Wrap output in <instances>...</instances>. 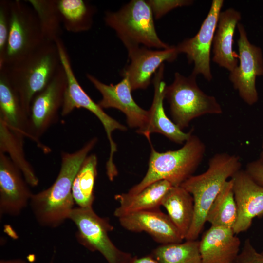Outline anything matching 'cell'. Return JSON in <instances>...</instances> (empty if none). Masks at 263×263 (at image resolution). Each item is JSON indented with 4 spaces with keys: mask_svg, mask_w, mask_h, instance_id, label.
<instances>
[{
    "mask_svg": "<svg viewBox=\"0 0 263 263\" xmlns=\"http://www.w3.org/2000/svg\"><path fill=\"white\" fill-rule=\"evenodd\" d=\"M97 142L94 137L75 152H62L60 169L55 182L48 188L33 194L29 205L40 226L56 228L68 219L74 208L72 193L74 179Z\"/></svg>",
    "mask_w": 263,
    "mask_h": 263,
    "instance_id": "cell-1",
    "label": "cell"
},
{
    "mask_svg": "<svg viewBox=\"0 0 263 263\" xmlns=\"http://www.w3.org/2000/svg\"><path fill=\"white\" fill-rule=\"evenodd\" d=\"M242 168L240 158L226 152L213 155L204 172L192 175L180 186L192 196L194 214L185 240H197L202 232L207 212L224 184Z\"/></svg>",
    "mask_w": 263,
    "mask_h": 263,
    "instance_id": "cell-2",
    "label": "cell"
},
{
    "mask_svg": "<svg viewBox=\"0 0 263 263\" xmlns=\"http://www.w3.org/2000/svg\"><path fill=\"white\" fill-rule=\"evenodd\" d=\"M150 144L151 152L148 170L137 184L127 192L138 193L146 187L160 180H167L173 187L180 186L196 170L206 150L205 143L197 135L192 134L183 146L177 150L164 152L157 151Z\"/></svg>",
    "mask_w": 263,
    "mask_h": 263,
    "instance_id": "cell-3",
    "label": "cell"
},
{
    "mask_svg": "<svg viewBox=\"0 0 263 263\" xmlns=\"http://www.w3.org/2000/svg\"><path fill=\"white\" fill-rule=\"evenodd\" d=\"M61 65L56 43L45 42L23 59L3 67L29 117L32 99L50 82Z\"/></svg>",
    "mask_w": 263,
    "mask_h": 263,
    "instance_id": "cell-4",
    "label": "cell"
},
{
    "mask_svg": "<svg viewBox=\"0 0 263 263\" xmlns=\"http://www.w3.org/2000/svg\"><path fill=\"white\" fill-rule=\"evenodd\" d=\"M154 19L150 7L144 0H132L117 11H106L104 18L128 51L140 45L157 49L169 48L171 45L158 37Z\"/></svg>",
    "mask_w": 263,
    "mask_h": 263,
    "instance_id": "cell-5",
    "label": "cell"
},
{
    "mask_svg": "<svg viewBox=\"0 0 263 263\" xmlns=\"http://www.w3.org/2000/svg\"><path fill=\"white\" fill-rule=\"evenodd\" d=\"M197 76L174 74V80L166 88L165 98L169 104L172 121L182 130L195 118L206 114H221L222 107L216 98L203 91Z\"/></svg>",
    "mask_w": 263,
    "mask_h": 263,
    "instance_id": "cell-6",
    "label": "cell"
},
{
    "mask_svg": "<svg viewBox=\"0 0 263 263\" xmlns=\"http://www.w3.org/2000/svg\"><path fill=\"white\" fill-rule=\"evenodd\" d=\"M56 44L58 50L61 64L65 71L67 78V87L61 110V115L65 116L75 109L83 108L94 114L101 121L110 146V152L106 166L107 175L109 179H113L117 176L118 171L113 161V155L117 151V145L113 140L112 134L116 130L125 131L127 128L107 114L98 104L95 103L87 94L74 74L63 42L60 38L56 42Z\"/></svg>",
    "mask_w": 263,
    "mask_h": 263,
    "instance_id": "cell-7",
    "label": "cell"
},
{
    "mask_svg": "<svg viewBox=\"0 0 263 263\" xmlns=\"http://www.w3.org/2000/svg\"><path fill=\"white\" fill-rule=\"evenodd\" d=\"M10 13L8 39L0 69L18 62L46 42L38 16L31 6L19 0L10 1Z\"/></svg>",
    "mask_w": 263,
    "mask_h": 263,
    "instance_id": "cell-8",
    "label": "cell"
},
{
    "mask_svg": "<svg viewBox=\"0 0 263 263\" xmlns=\"http://www.w3.org/2000/svg\"><path fill=\"white\" fill-rule=\"evenodd\" d=\"M68 219L76 227V238L91 251L99 252L108 263H130L132 257L113 243L109 233L113 230L107 219L99 216L93 207H74Z\"/></svg>",
    "mask_w": 263,
    "mask_h": 263,
    "instance_id": "cell-9",
    "label": "cell"
},
{
    "mask_svg": "<svg viewBox=\"0 0 263 263\" xmlns=\"http://www.w3.org/2000/svg\"><path fill=\"white\" fill-rule=\"evenodd\" d=\"M67 87V75L61 64L48 84L32 99L29 117L28 138L36 143L44 152L50 150L40 143L39 138L57 122Z\"/></svg>",
    "mask_w": 263,
    "mask_h": 263,
    "instance_id": "cell-10",
    "label": "cell"
},
{
    "mask_svg": "<svg viewBox=\"0 0 263 263\" xmlns=\"http://www.w3.org/2000/svg\"><path fill=\"white\" fill-rule=\"evenodd\" d=\"M237 28L239 62L229 72V80L242 100L252 106L259 100L256 80L257 77L263 76V52L260 47L249 41L243 24L239 23Z\"/></svg>",
    "mask_w": 263,
    "mask_h": 263,
    "instance_id": "cell-11",
    "label": "cell"
},
{
    "mask_svg": "<svg viewBox=\"0 0 263 263\" xmlns=\"http://www.w3.org/2000/svg\"><path fill=\"white\" fill-rule=\"evenodd\" d=\"M224 1L213 0L207 17L197 34L176 46L179 54L186 55L188 62L193 64L192 74L202 75L207 81L213 78L210 65L211 50L215 31Z\"/></svg>",
    "mask_w": 263,
    "mask_h": 263,
    "instance_id": "cell-12",
    "label": "cell"
},
{
    "mask_svg": "<svg viewBox=\"0 0 263 263\" xmlns=\"http://www.w3.org/2000/svg\"><path fill=\"white\" fill-rule=\"evenodd\" d=\"M20 169L0 152V215L16 216L29 204L33 193Z\"/></svg>",
    "mask_w": 263,
    "mask_h": 263,
    "instance_id": "cell-13",
    "label": "cell"
},
{
    "mask_svg": "<svg viewBox=\"0 0 263 263\" xmlns=\"http://www.w3.org/2000/svg\"><path fill=\"white\" fill-rule=\"evenodd\" d=\"M86 77L100 93L102 98L98 103L102 108H115L123 113L130 128L136 131L145 128L148 121L149 112L140 107L134 100L132 87L126 77L116 84H106L94 75L87 73Z\"/></svg>",
    "mask_w": 263,
    "mask_h": 263,
    "instance_id": "cell-14",
    "label": "cell"
},
{
    "mask_svg": "<svg viewBox=\"0 0 263 263\" xmlns=\"http://www.w3.org/2000/svg\"><path fill=\"white\" fill-rule=\"evenodd\" d=\"M130 64L123 70V77L128 78L132 91L146 89L151 77L165 61H174L179 54L176 46L167 49L152 50L139 46L128 51Z\"/></svg>",
    "mask_w": 263,
    "mask_h": 263,
    "instance_id": "cell-15",
    "label": "cell"
},
{
    "mask_svg": "<svg viewBox=\"0 0 263 263\" xmlns=\"http://www.w3.org/2000/svg\"><path fill=\"white\" fill-rule=\"evenodd\" d=\"M231 179L237 210L233 230L237 235L246 231L254 218L263 216V186L257 183L245 169L239 170Z\"/></svg>",
    "mask_w": 263,
    "mask_h": 263,
    "instance_id": "cell-16",
    "label": "cell"
},
{
    "mask_svg": "<svg viewBox=\"0 0 263 263\" xmlns=\"http://www.w3.org/2000/svg\"><path fill=\"white\" fill-rule=\"evenodd\" d=\"M164 64L154 75L152 83L154 96L150 109L148 111V121L144 129L136 131L148 140L152 133H159L171 141L179 144H184L192 134L193 130L184 132L166 115L164 108V100L167 85L164 79Z\"/></svg>",
    "mask_w": 263,
    "mask_h": 263,
    "instance_id": "cell-17",
    "label": "cell"
},
{
    "mask_svg": "<svg viewBox=\"0 0 263 263\" xmlns=\"http://www.w3.org/2000/svg\"><path fill=\"white\" fill-rule=\"evenodd\" d=\"M118 220L125 229L134 232H146L161 244L179 243L184 240L168 214L159 208L129 213Z\"/></svg>",
    "mask_w": 263,
    "mask_h": 263,
    "instance_id": "cell-18",
    "label": "cell"
},
{
    "mask_svg": "<svg viewBox=\"0 0 263 263\" xmlns=\"http://www.w3.org/2000/svg\"><path fill=\"white\" fill-rule=\"evenodd\" d=\"M240 245L233 229L211 226L199 241L202 263H235Z\"/></svg>",
    "mask_w": 263,
    "mask_h": 263,
    "instance_id": "cell-19",
    "label": "cell"
},
{
    "mask_svg": "<svg viewBox=\"0 0 263 263\" xmlns=\"http://www.w3.org/2000/svg\"><path fill=\"white\" fill-rule=\"evenodd\" d=\"M241 18V13L233 8L222 11L213 37L212 60L229 72L239 62L238 55L233 51V45L235 29Z\"/></svg>",
    "mask_w": 263,
    "mask_h": 263,
    "instance_id": "cell-20",
    "label": "cell"
},
{
    "mask_svg": "<svg viewBox=\"0 0 263 263\" xmlns=\"http://www.w3.org/2000/svg\"><path fill=\"white\" fill-rule=\"evenodd\" d=\"M0 119L12 131L28 138L29 116L4 69H0Z\"/></svg>",
    "mask_w": 263,
    "mask_h": 263,
    "instance_id": "cell-21",
    "label": "cell"
},
{
    "mask_svg": "<svg viewBox=\"0 0 263 263\" xmlns=\"http://www.w3.org/2000/svg\"><path fill=\"white\" fill-rule=\"evenodd\" d=\"M173 187L167 180H160L149 185L137 194L124 193L116 195L119 206L114 215L119 218L134 212L159 208L164 197Z\"/></svg>",
    "mask_w": 263,
    "mask_h": 263,
    "instance_id": "cell-22",
    "label": "cell"
},
{
    "mask_svg": "<svg viewBox=\"0 0 263 263\" xmlns=\"http://www.w3.org/2000/svg\"><path fill=\"white\" fill-rule=\"evenodd\" d=\"M161 206L184 239L191 227L194 214L192 195L181 186L172 187L166 193Z\"/></svg>",
    "mask_w": 263,
    "mask_h": 263,
    "instance_id": "cell-23",
    "label": "cell"
},
{
    "mask_svg": "<svg viewBox=\"0 0 263 263\" xmlns=\"http://www.w3.org/2000/svg\"><path fill=\"white\" fill-rule=\"evenodd\" d=\"M23 136L10 130L0 119V152L7 153L13 163L20 169L31 187L39 183L32 166L26 160L23 150Z\"/></svg>",
    "mask_w": 263,
    "mask_h": 263,
    "instance_id": "cell-24",
    "label": "cell"
},
{
    "mask_svg": "<svg viewBox=\"0 0 263 263\" xmlns=\"http://www.w3.org/2000/svg\"><path fill=\"white\" fill-rule=\"evenodd\" d=\"M237 218V206L231 179L224 184L212 203L206 218L211 226L234 227Z\"/></svg>",
    "mask_w": 263,
    "mask_h": 263,
    "instance_id": "cell-25",
    "label": "cell"
},
{
    "mask_svg": "<svg viewBox=\"0 0 263 263\" xmlns=\"http://www.w3.org/2000/svg\"><path fill=\"white\" fill-rule=\"evenodd\" d=\"M62 25L72 33L89 30L93 24L94 7L83 0H57Z\"/></svg>",
    "mask_w": 263,
    "mask_h": 263,
    "instance_id": "cell-26",
    "label": "cell"
},
{
    "mask_svg": "<svg viewBox=\"0 0 263 263\" xmlns=\"http://www.w3.org/2000/svg\"><path fill=\"white\" fill-rule=\"evenodd\" d=\"M97 165V158L96 155L93 154L88 155L83 161L74 179L72 193L75 203L79 207H93Z\"/></svg>",
    "mask_w": 263,
    "mask_h": 263,
    "instance_id": "cell-27",
    "label": "cell"
},
{
    "mask_svg": "<svg viewBox=\"0 0 263 263\" xmlns=\"http://www.w3.org/2000/svg\"><path fill=\"white\" fill-rule=\"evenodd\" d=\"M35 11L46 42L55 43L61 38L62 22L57 0H26Z\"/></svg>",
    "mask_w": 263,
    "mask_h": 263,
    "instance_id": "cell-28",
    "label": "cell"
},
{
    "mask_svg": "<svg viewBox=\"0 0 263 263\" xmlns=\"http://www.w3.org/2000/svg\"><path fill=\"white\" fill-rule=\"evenodd\" d=\"M151 255L158 263H202L199 241L161 244Z\"/></svg>",
    "mask_w": 263,
    "mask_h": 263,
    "instance_id": "cell-29",
    "label": "cell"
},
{
    "mask_svg": "<svg viewBox=\"0 0 263 263\" xmlns=\"http://www.w3.org/2000/svg\"><path fill=\"white\" fill-rule=\"evenodd\" d=\"M10 0L0 1V60L5 52L10 28Z\"/></svg>",
    "mask_w": 263,
    "mask_h": 263,
    "instance_id": "cell-30",
    "label": "cell"
},
{
    "mask_svg": "<svg viewBox=\"0 0 263 263\" xmlns=\"http://www.w3.org/2000/svg\"><path fill=\"white\" fill-rule=\"evenodd\" d=\"M150 7L155 19L161 17L178 7L189 6L193 3L191 0H146Z\"/></svg>",
    "mask_w": 263,
    "mask_h": 263,
    "instance_id": "cell-31",
    "label": "cell"
},
{
    "mask_svg": "<svg viewBox=\"0 0 263 263\" xmlns=\"http://www.w3.org/2000/svg\"><path fill=\"white\" fill-rule=\"evenodd\" d=\"M235 263H263V254L254 247L250 239H246Z\"/></svg>",
    "mask_w": 263,
    "mask_h": 263,
    "instance_id": "cell-32",
    "label": "cell"
},
{
    "mask_svg": "<svg viewBox=\"0 0 263 263\" xmlns=\"http://www.w3.org/2000/svg\"><path fill=\"white\" fill-rule=\"evenodd\" d=\"M245 170L257 183L263 186V164L258 159L248 162Z\"/></svg>",
    "mask_w": 263,
    "mask_h": 263,
    "instance_id": "cell-33",
    "label": "cell"
},
{
    "mask_svg": "<svg viewBox=\"0 0 263 263\" xmlns=\"http://www.w3.org/2000/svg\"><path fill=\"white\" fill-rule=\"evenodd\" d=\"M130 263H158L151 255L136 257H133Z\"/></svg>",
    "mask_w": 263,
    "mask_h": 263,
    "instance_id": "cell-34",
    "label": "cell"
},
{
    "mask_svg": "<svg viewBox=\"0 0 263 263\" xmlns=\"http://www.w3.org/2000/svg\"><path fill=\"white\" fill-rule=\"evenodd\" d=\"M0 263H27V262L21 259H15L10 260H1Z\"/></svg>",
    "mask_w": 263,
    "mask_h": 263,
    "instance_id": "cell-35",
    "label": "cell"
},
{
    "mask_svg": "<svg viewBox=\"0 0 263 263\" xmlns=\"http://www.w3.org/2000/svg\"><path fill=\"white\" fill-rule=\"evenodd\" d=\"M260 153L259 158L258 159L263 164V148Z\"/></svg>",
    "mask_w": 263,
    "mask_h": 263,
    "instance_id": "cell-36",
    "label": "cell"
},
{
    "mask_svg": "<svg viewBox=\"0 0 263 263\" xmlns=\"http://www.w3.org/2000/svg\"><path fill=\"white\" fill-rule=\"evenodd\" d=\"M49 263H54V256H53V257L51 258Z\"/></svg>",
    "mask_w": 263,
    "mask_h": 263,
    "instance_id": "cell-37",
    "label": "cell"
},
{
    "mask_svg": "<svg viewBox=\"0 0 263 263\" xmlns=\"http://www.w3.org/2000/svg\"><path fill=\"white\" fill-rule=\"evenodd\" d=\"M261 147H262V148L263 149V137L262 141Z\"/></svg>",
    "mask_w": 263,
    "mask_h": 263,
    "instance_id": "cell-38",
    "label": "cell"
},
{
    "mask_svg": "<svg viewBox=\"0 0 263 263\" xmlns=\"http://www.w3.org/2000/svg\"><path fill=\"white\" fill-rule=\"evenodd\" d=\"M261 253L263 254V251L261 252Z\"/></svg>",
    "mask_w": 263,
    "mask_h": 263,
    "instance_id": "cell-39",
    "label": "cell"
}]
</instances>
